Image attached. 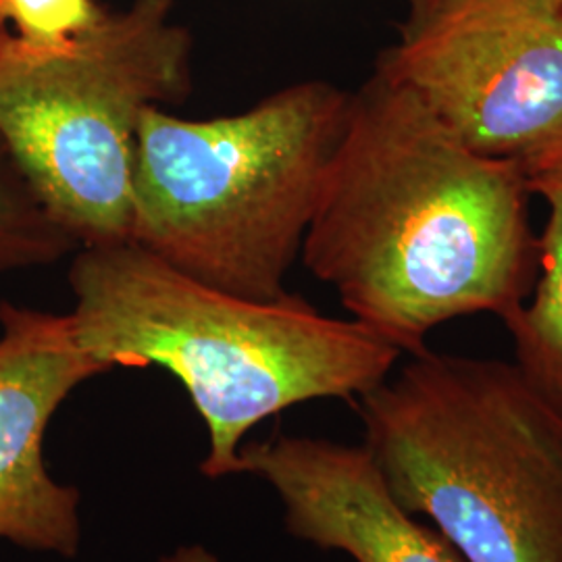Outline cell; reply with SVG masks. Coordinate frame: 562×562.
<instances>
[{
	"label": "cell",
	"mask_w": 562,
	"mask_h": 562,
	"mask_svg": "<svg viewBox=\"0 0 562 562\" xmlns=\"http://www.w3.org/2000/svg\"><path fill=\"white\" fill-rule=\"evenodd\" d=\"M531 196L519 167L467 146L375 69L350 92L302 261L350 319L417 355L443 323L504 319L525 301L538 269Z\"/></svg>",
	"instance_id": "6da1fadb"
},
{
	"label": "cell",
	"mask_w": 562,
	"mask_h": 562,
	"mask_svg": "<svg viewBox=\"0 0 562 562\" xmlns=\"http://www.w3.org/2000/svg\"><path fill=\"white\" fill-rule=\"evenodd\" d=\"M69 285V315L94 361L106 371L155 364L180 380L209 429V480L240 473L255 425L301 402L361 398L402 359L362 323L323 315L294 294L223 292L134 241L78 248Z\"/></svg>",
	"instance_id": "7a4b0ae2"
},
{
	"label": "cell",
	"mask_w": 562,
	"mask_h": 562,
	"mask_svg": "<svg viewBox=\"0 0 562 562\" xmlns=\"http://www.w3.org/2000/svg\"><path fill=\"white\" fill-rule=\"evenodd\" d=\"M394 501L464 562H562V413L515 362L434 352L359 398Z\"/></svg>",
	"instance_id": "3957f363"
},
{
	"label": "cell",
	"mask_w": 562,
	"mask_h": 562,
	"mask_svg": "<svg viewBox=\"0 0 562 562\" xmlns=\"http://www.w3.org/2000/svg\"><path fill=\"white\" fill-rule=\"evenodd\" d=\"M350 92L281 88L240 115L153 106L136 138L132 241L211 288L276 301L301 257Z\"/></svg>",
	"instance_id": "277c9868"
},
{
	"label": "cell",
	"mask_w": 562,
	"mask_h": 562,
	"mask_svg": "<svg viewBox=\"0 0 562 562\" xmlns=\"http://www.w3.org/2000/svg\"><path fill=\"white\" fill-rule=\"evenodd\" d=\"M192 50L173 0L102 7L94 25L60 50L7 42L0 134L80 248L132 241L142 115L190 97Z\"/></svg>",
	"instance_id": "5b68a950"
},
{
	"label": "cell",
	"mask_w": 562,
	"mask_h": 562,
	"mask_svg": "<svg viewBox=\"0 0 562 562\" xmlns=\"http://www.w3.org/2000/svg\"><path fill=\"white\" fill-rule=\"evenodd\" d=\"M375 69L531 190L562 181L559 0H406Z\"/></svg>",
	"instance_id": "8992f818"
},
{
	"label": "cell",
	"mask_w": 562,
	"mask_h": 562,
	"mask_svg": "<svg viewBox=\"0 0 562 562\" xmlns=\"http://www.w3.org/2000/svg\"><path fill=\"white\" fill-rule=\"evenodd\" d=\"M102 373L69 313L0 302V542L78 554L80 492L48 473L44 436L65 398Z\"/></svg>",
	"instance_id": "52a82bcc"
},
{
	"label": "cell",
	"mask_w": 562,
	"mask_h": 562,
	"mask_svg": "<svg viewBox=\"0 0 562 562\" xmlns=\"http://www.w3.org/2000/svg\"><path fill=\"white\" fill-rule=\"evenodd\" d=\"M240 473L276 490L285 529L302 542L355 562H464L394 501L364 443L278 434L241 446Z\"/></svg>",
	"instance_id": "ba28073f"
},
{
	"label": "cell",
	"mask_w": 562,
	"mask_h": 562,
	"mask_svg": "<svg viewBox=\"0 0 562 562\" xmlns=\"http://www.w3.org/2000/svg\"><path fill=\"white\" fill-rule=\"evenodd\" d=\"M548 206L538 238L536 280L525 301L503 322L515 346V364L546 401L562 413V181L533 188Z\"/></svg>",
	"instance_id": "9c48e42d"
},
{
	"label": "cell",
	"mask_w": 562,
	"mask_h": 562,
	"mask_svg": "<svg viewBox=\"0 0 562 562\" xmlns=\"http://www.w3.org/2000/svg\"><path fill=\"white\" fill-rule=\"evenodd\" d=\"M76 238L44 206L0 134V276L60 261Z\"/></svg>",
	"instance_id": "30bf717a"
},
{
	"label": "cell",
	"mask_w": 562,
	"mask_h": 562,
	"mask_svg": "<svg viewBox=\"0 0 562 562\" xmlns=\"http://www.w3.org/2000/svg\"><path fill=\"white\" fill-rule=\"evenodd\" d=\"M13 36L34 50L67 48L102 13L97 0H2Z\"/></svg>",
	"instance_id": "8fae6325"
},
{
	"label": "cell",
	"mask_w": 562,
	"mask_h": 562,
	"mask_svg": "<svg viewBox=\"0 0 562 562\" xmlns=\"http://www.w3.org/2000/svg\"><path fill=\"white\" fill-rule=\"evenodd\" d=\"M161 562H220V559L209 552L204 546L192 543V546H180L171 554L162 557Z\"/></svg>",
	"instance_id": "7c38bea8"
},
{
	"label": "cell",
	"mask_w": 562,
	"mask_h": 562,
	"mask_svg": "<svg viewBox=\"0 0 562 562\" xmlns=\"http://www.w3.org/2000/svg\"><path fill=\"white\" fill-rule=\"evenodd\" d=\"M11 36H13V32H11L9 21L4 18V9H2V0H0V55L7 46V42L11 41Z\"/></svg>",
	"instance_id": "4fadbf2b"
},
{
	"label": "cell",
	"mask_w": 562,
	"mask_h": 562,
	"mask_svg": "<svg viewBox=\"0 0 562 562\" xmlns=\"http://www.w3.org/2000/svg\"><path fill=\"white\" fill-rule=\"evenodd\" d=\"M559 2H561V4H562V0H559Z\"/></svg>",
	"instance_id": "5bb4252c"
}]
</instances>
